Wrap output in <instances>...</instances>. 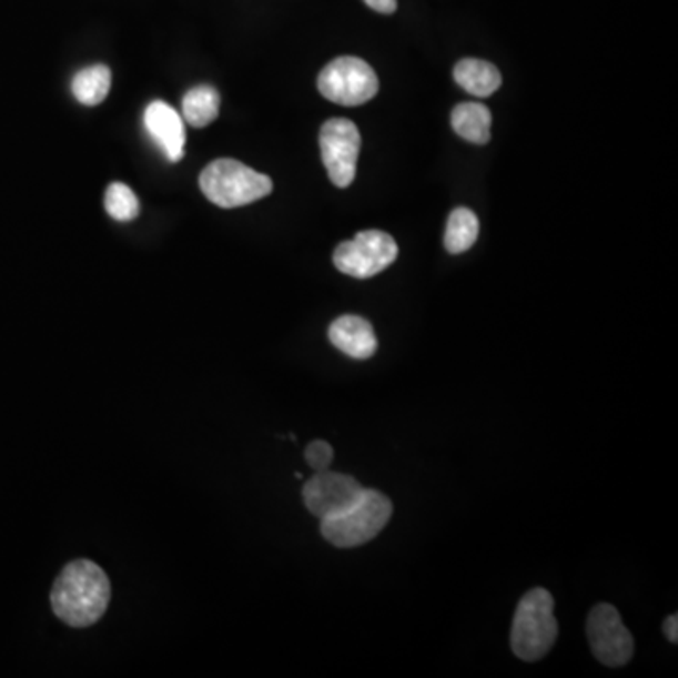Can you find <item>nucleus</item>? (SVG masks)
<instances>
[{
	"instance_id": "nucleus-1",
	"label": "nucleus",
	"mask_w": 678,
	"mask_h": 678,
	"mask_svg": "<svg viewBox=\"0 0 678 678\" xmlns=\"http://www.w3.org/2000/svg\"><path fill=\"white\" fill-rule=\"evenodd\" d=\"M112 586L107 573L89 560L70 561L51 590L55 615L72 628L93 626L110 605Z\"/></svg>"
},
{
	"instance_id": "nucleus-2",
	"label": "nucleus",
	"mask_w": 678,
	"mask_h": 678,
	"mask_svg": "<svg viewBox=\"0 0 678 678\" xmlns=\"http://www.w3.org/2000/svg\"><path fill=\"white\" fill-rule=\"evenodd\" d=\"M558 637V623L554 618V599L545 588L529 590L518 604L510 647L524 661H539L547 656Z\"/></svg>"
},
{
	"instance_id": "nucleus-3",
	"label": "nucleus",
	"mask_w": 678,
	"mask_h": 678,
	"mask_svg": "<svg viewBox=\"0 0 678 678\" xmlns=\"http://www.w3.org/2000/svg\"><path fill=\"white\" fill-rule=\"evenodd\" d=\"M200 189L210 202L231 210L269 196L274 183L269 175L245 166L243 162L217 159L210 162L200 174Z\"/></svg>"
},
{
	"instance_id": "nucleus-4",
	"label": "nucleus",
	"mask_w": 678,
	"mask_h": 678,
	"mask_svg": "<svg viewBox=\"0 0 678 678\" xmlns=\"http://www.w3.org/2000/svg\"><path fill=\"white\" fill-rule=\"evenodd\" d=\"M393 517V502L377 490H364L361 499L334 517L321 520L324 539L334 547H361L385 529Z\"/></svg>"
},
{
	"instance_id": "nucleus-5",
	"label": "nucleus",
	"mask_w": 678,
	"mask_h": 678,
	"mask_svg": "<svg viewBox=\"0 0 678 678\" xmlns=\"http://www.w3.org/2000/svg\"><path fill=\"white\" fill-rule=\"evenodd\" d=\"M317 88L324 99L340 107H362L377 94L380 80L358 57H337L318 74Z\"/></svg>"
},
{
	"instance_id": "nucleus-6",
	"label": "nucleus",
	"mask_w": 678,
	"mask_h": 678,
	"mask_svg": "<svg viewBox=\"0 0 678 678\" xmlns=\"http://www.w3.org/2000/svg\"><path fill=\"white\" fill-rule=\"evenodd\" d=\"M398 256V245L386 232L362 231L334 251V264L342 274L367 280L385 272Z\"/></svg>"
},
{
	"instance_id": "nucleus-7",
	"label": "nucleus",
	"mask_w": 678,
	"mask_h": 678,
	"mask_svg": "<svg viewBox=\"0 0 678 678\" xmlns=\"http://www.w3.org/2000/svg\"><path fill=\"white\" fill-rule=\"evenodd\" d=\"M321 155L332 183L345 189L355 181L356 161L361 153V132L348 119H331L321 129Z\"/></svg>"
},
{
	"instance_id": "nucleus-8",
	"label": "nucleus",
	"mask_w": 678,
	"mask_h": 678,
	"mask_svg": "<svg viewBox=\"0 0 678 678\" xmlns=\"http://www.w3.org/2000/svg\"><path fill=\"white\" fill-rule=\"evenodd\" d=\"M591 652L604 666H626L634 656V637L618 610L609 604L596 605L586 624Z\"/></svg>"
},
{
	"instance_id": "nucleus-9",
	"label": "nucleus",
	"mask_w": 678,
	"mask_h": 678,
	"mask_svg": "<svg viewBox=\"0 0 678 678\" xmlns=\"http://www.w3.org/2000/svg\"><path fill=\"white\" fill-rule=\"evenodd\" d=\"M364 490L366 488L355 477L324 469L305 483L304 504L310 513L323 520L356 504Z\"/></svg>"
},
{
	"instance_id": "nucleus-10",
	"label": "nucleus",
	"mask_w": 678,
	"mask_h": 678,
	"mask_svg": "<svg viewBox=\"0 0 678 678\" xmlns=\"http://www.w3.org/2000/svg\"><path fill=\"white\" fill-rule=\"evenodd\" d=\"M143 123L155 140L156 145L164 151L170 162H180L185 155V125L183 118L162 100L151 102L143 113Z\"/></svg>"
},
{
	"instance_id": "nucleus-11",
	"label": "nucleus",
	"mask_w": 678,
	"mask_h": 678,
	"mask_svg": "<svg viewBox=\"0 0 678 678\" xmlns=\"http://www.w3.org/2000/svg\"><path fill=\"white\" fill-rule=\"evenodd\" d=\"M332 345L340 348L343 355L366 361L377 351V337L374 326L358 315H343L331 324L328 331Z\"/></svg>"
},
{
	"instance_id": "nucleus-12",
	"label": "nucleus",
	"mask_w": 678,
	"mask_h": 678,
	"mask_svg": "<svg viewBox=\"0 0 678 678\" xmlns=\"http://www.w3.org/2000/svg\"><path fill=\"white\" fill-rule=\"evenodd\" d=\"M455 80L466 93L486 99L498 91L502 74L494 64L479 59H462L455 67Z\"/></svg>"
},
{
	"instance_id": "nucleus-13",
	"label": "nucleus",
	"mask_w": 678,
	"mask_h": 678,
	"mask_svg": "<svg viewBox=\"0 0 678 678\" xmlns=\"http://www.w3.org/2000/svg\"><path fill=\"white\" fill-rule=\"evenodd\" d=\"M451 123L458 136L466 142L485 145L490 140L492 113L479 102H462L453 110Z\"/></svg>"
},
{
	"instance_id": "nucleus-14",
	"label": "nucleus",
	"mask_w": 678,
	"mask_h": 678,
	"mask_svg": "<svg viewBox=\"0 0 678 678\" xmlns=\"http://www.w3.org/2000/svg\"><path fill=\"white\" fill-rule=\"evenodd\" d=\"M112 88V72L107 64H93L80 70L72 80V93L83 107H99Z\"/></svg>"
},
{
	"instance_id": "nucleus-15",
	"label": "nucleus",
	"mask_w": 678,
	"mask_h": 678,
	"mask_svg": "<svg viewBox=\"0 0 678 678\" xmlns=\"http://www.w3.org/2000/svg\"><path fill=\"white\" fill-rule=\"evenodd\" d=\"M479 237V219L469 208H456L448 215L445 231V250L451 255H461L472 250Z\"/></svg>"
},
{
	"instance_id": "nucleus-16",
	"label": "nucleus",
	"mask_w": 678,
	"mask_h": 678,
	"mask_svg": "<svg viewBox=\"0 0 678 678\" xmlns=\"http://www.w3.org/2000/svg\"><path fill=\"white\" fill-rule=\"evenodd\" d=\"M217 89L212 85H196L183 97V118L194 129L212 125L219 115Z\"/></svg>"
},
{
	"instance_id": "nucleus-17",
	"label": "nucleus",
	"mask_w": 678,
	"mask_h": 678,
	"mask_svg": "<svg viewBox=\"0 0 678 678\" xmlns=\"http://www.w3.org/2000/svg\"><path fill=\"white\" fill-rule=\"evenodd\" d=\"M104 205L110 217L115 221H132L140 213V200L125 183H110L104 196Z\"/></svg>"
},
{
	"instance_id": "nucleus-18",
	"label": "nucleus",
	"mask_w": 678,
	"mask_h": 678,
	"mask_svg": "<svg viewBox=\"0 0 678 678\" xmlns=\"http://www.w3.org/2000/svg\"><path fill=\"white\" fill-rule=\"evenodd\" d=\"M305 461H307V466L315 469V474L328 469L332 466V461H334V451H332L331 443H310L305 448Z\"/></svg>"
},
{
	"instance_id": "nucleus-19",
	"label": "nucleus",
	"mask_w": 678,
	"mask_h": 678,
	"mask_svg": "<svg viewBox=\"0 0 678 678\" xmlns=\"http://www.w3.org/2000/svg\"><path fill=\"white\" fill-rule=\"evenodd\" d=\"M364 2L380 13H394L398 8V0H364Z\"/></svg>"
},
{
	"instance_id": "nucleus-20",
	"label": "nucleus",
	"mask_w": 678,
	"mask_h": 678,
	"mask_svg": "<svg viewBox=\"0 0 678 678\" xmlns=\"http://www.w3.org/2000/svg\"><path fill=\"white\" fill-rule=\"evenodd\" d=\"M664 629H666L667 639H669V641L671 642H677L678 641V616L677 615L669 616V618H667L666 620V626H664Z\"/></svg>"
}]
</instances>
